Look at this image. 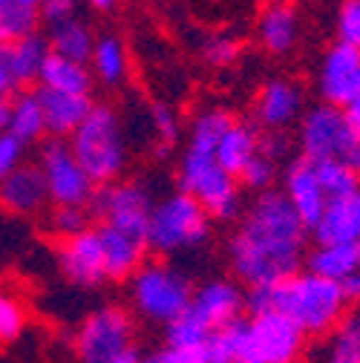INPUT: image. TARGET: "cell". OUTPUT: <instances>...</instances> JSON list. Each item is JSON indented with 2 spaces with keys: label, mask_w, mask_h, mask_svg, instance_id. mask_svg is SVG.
<instances>
[{
  "label": "cell",
  "mask_w": 360,
  "mask_h": 363,
  "mask_svg": "<svg viewBox=\"0 0 360 363\" xmlns=\"http://www.w3.org/2000/svg\"><path fill=\"white\" fill-rule=\"evenodd\" d=\"M191 311H196L202 320L216 332L228 323L242 320L245 314V291L240 289V283L228 280V277H213L205 280L193 289V300H191Z\"/></svg>",
  "instance_id": "9a60e30c"
},
{
  "label": "cell",
  "mask_w": 360,
  "mask_h": 363,
  "mask_svg": "<svg viewBox=\"0 0 360 363\" xmlns=\"http://www.w3.org/2000/svg\"><path fill=\"white\" fill-rule=\"evenodd\" d=\"M343 116H346L349 127H351V130L360 135V93H357V96H354V99H351V101L343 107Z\"/></svg>",
  "instance_id": "f6af8a7d"
},
{
  "label": "cell",
  "mask_w": 360,
  "mask_h": 363,
  "mask_svg": "<svg viewBox=\"0 0 360 363\" xmlns=\"http://www.w3.org/2000/svg\"><path fill=\"white\" fill-rule=\"evenodd\" d=\"M280 182H283L280 194L288 199V205L303 219L305 228H311V225L320 219V213L329 202V196L320 185L317 167H314L311 162H305V159H294L288 167H283Z\"/></svg>",
  "instance_id": "2e32d148"
},
{
  "label": "cell",
  "mask_w": 360,
  "mask_h": 363,
  "mask_svg": "<svg viewBox=\"0 0 360 363\" xmlns=\"http://www.w3.org/2000/svg\"><path fill=\"white\" fill-rule=\"evenodd\" d=\"M179 191L193 196L213 222H234L242 213L240 179L231 176L210 153H193V150L182 153Z\"/></svg>",
  "instance_id": "8992f818"
},
{
  "label": "cell",
  "mask_w": 360,
  "mask_h": 363,
  "mask_svg": "<svg viewBox=\"0 0 360 363\" xmlns=\"http://www.w3.org/2000/svg\"><path fill=\"white\" fill-rule=\"evenodd\" d=\"M245 311L248 314L277 311L288 317L305 337H323V335H332L337 323L346 317L349 300L340 283L300 268L280 283L248 289Z\"/></svg>",
  "instance_id": "7a4b0ae2"
},
{
  "label": "cell",
  "mask_w": 360,
  "mask_h": 363,
  "mask_svg": "<svg viewBox=\"0 0 360 363\" xmlns=\"http://www.w3.org/2000/svg\"><path fill=\"white\" fill-rule=\"evenodd\" d=\"M257 35L265 52L271 55H288L297 47V38H300V18L297 9L286 0H274L259 12L257 21Z\"/></svg>",
  "instance_id": "44dd1931"
},
{
  "label": "cell",
  "mask_w": 360,
  "mask_h": 363,
  "mask_svg": "<svg viewBox=\"0 0 360 363\" xmlns=\"http://www.w3.org/2000/svg\"><path fill=\"white\" fill-rule=\"evenodd\" d=\"M305 110L303 89L291 78H271L254 99V124L259 130H288Z\"/></svg>",
  "instance_id": "5bb4252c"
},
{
  "label": "cell",
  "mask_w": 360,
  "mask_h": 363,
  "mask_svg": "<svg viewBox=\"0 0 360 363\" xmlns=\"http://www.w3.org/2000/svg\"><path fill=\"white\" fill-rule=\"evenodd\" d=\"M334 29L340 43L360 50V0H343V6L337 9Z\"/></svg>",
  "instance_id": "f35d334b"
},
{
  "label": "cell",
  "mask_w": 360,
  "mask_h": 363,
  "mask_svg": "<svg viewBox=\"0 0 360 363\" xmlns=\"http://www.w3.org/2000/svg\"><path fill=\"white\" fill-rule=\"evenodd\" d=\"M21 6H29V9H40V0H15Z\"/></svg>",
  "instance_id": "816d5d0a"
},
{
  "label": "cell",
  "mask_w": 360,
  "mask_h": 363,
  "mask_svg": "<svg viewBox=\"0 0 360 363\" xmlns=\"http://www.w3.org/2000/svg\"><path fill=\"white\" fill-rule=\"evenodd\" d=\"M93 213L89 208H72V205H50L47 213V228L50 234H55L58 240H69L86 228H93Z\"/></svg>",
  "instance_id": "d6a6232c"
},
{
  "label": "cell",
  "mask_w": 360,
  "mask_h": 363,
  "mask_svg": "<svg viewBox=\"0 0 360 363\" xmlns=\"http://www.w3.org/2000/svg\"><path fill=\"white\" fill-rule=\"evenodd\" d=\"M357 245H360V242H357ZM340 286H343V294H346L349 306H357V303H360V265H357L354 274H351L349 280H343Z\"/></svg>",
  "instance_id": "ee69618b"
},
{
  "label": "cell",
  "mask_w": 360,
  "mask_h": 363,
  "mask_svg": "<svg viewBox=\"0 0 360 363\" xmlns=\"http://www.w3.org/2000/svg\"><path fill=\"white\" fill-rule=\"evenodd\" d=\"M354 130L349 127L346 116L340 107L332 104H314L308 110H303L300 121H297V159H305L311 164L317 162H329V159H343L346 150L354 142Z\"/></svg>",
  "instance_id": "30bf717a"
},
{
  "label": "cell",
  "mask_w": 360,
  "mask_h": 363,
  "mask_svg": "<svg viewBox=\"0 0 360 363\" xmlns=\"http://www.w3.org/2000/svg\"><path fill=\"white\" fill-rule=\"evenodd\" d=\"M210 222L213 219L202 211V205L193 196L182 191L167 194L156 199L150 211L147 234H145L147 251L164 259L173 254H182L188 248H199L210 237Z\"/></svg>",
  "instance_id": "5b68a950"
},
{
  "label": "cell",
  "mask_w": 360,
  "mask_h": 363,
  "mask_svg": "<svg viewBox=\"0 0 360 363\" xmlns=\"http://www.w3.org/2000/svg\"><path fill=\"white\" fill-rule=\"evenodd\" d=\"M96 234L104 254L107 283H124L147 262V242L145 237L118 231L113 225H96Z\"/></svg>",
  "instance_id": "d6986e66"
},
{
  "label": "cell",
  "mask_w": 360,
  "mask_h": 363,
  "mask_svg": "<svg viewBox=\"0 0 360 363\" xmlns=\"http://www.w3.org/2000/svg\"><path fill=\"white\" fill-rule=\"evenodd\" d=\"M40 21L47 23H58V21H67L78 12V0H40Z\"/></svg>",
  "instance_id": "7bdbcfd3"
},
{
  "label": "cell",
  "mask_w": 360,
  "mask_h": 363,
  "mask_svg": "<svg viewBox=\"0 0 360 363\" xmlns=\"http://www.w3.org/2000/svg\"><path fill=\"white\" fill-rule=\"evenodd\" d=\"M47 182L50 205H72V208H89V199L96 194V182L86 176V170L72 156L67 139H47L38 147L35 162Z\"/></svg>",
  "instance_id": "8fae6325"
},
{
  "label": "cell",
  "mask_w": 360,
  "mask_h": 363,
  "mask_svg": "<svg viewBox=\"0 0 360 363\" xmlns=\"http://www.w3.org/2000/svg\"><path fill=\"white\" fill-rule=\"evenodd\" d=\"M38 86L58 89V93H75V96H93L96 78H93L89 64H78V61L50 52L38 72Z\"/></svg>",
  "instance_id": "603a6c76"
},
{
  "label": "cell",
  "mask_w": 360,
  "mask_h": 363,
  "mask_svg": "<svg viewBox=\"0 0 360 363\" xmlns=\"http://www.w3.org/2000/svg\"><path fill=\"white\" fill-rule=\"evenodd\" d=\"M199 52L208 67H231L242 55V40H237L234 35H210Z\"/></svg>",
  "instance_id": "74e56055"
},
{
  "label": "cell",
  "mask_w": 360,
  "mask_h": 363,
  "mask_svg": "<svg viewBox=\"0 0 360 363\" xmlns=\"http://www.w3.org/2000/svg\"><path fill=\"white\" fill-rule=\"evenodd\" d=\"M291 150V139L286 130H259V153L274 159V162H283Z\"/></svg>",
  "instance_id": "b9f144b4"
},
{
  "label": "cell",
  "mask_w": 360,
  "mask_h": 363,
  "mask_svg": "<svg viewBox=\"0 0 360 363\" xmlns=\"http://www.w3.org/2000/svg\"><path fill=\"white\" fill-rule=\"evenodd\" d=\"M162 329H164V346H173V349H199L213 335V329L191 308L182 311L179 317H173V320Z\"/></svg>",
  "instance_id": "f546056e"
},
{
  "label": "cell",
  "mask_w": 360,
  "mask_h": 363,
  "mask_svg": "<svg viewBox=\"0 0 360 363\" xmlns=\"http://www.w3.org/2000/svg\"><path fill=\"white\" fill-rule=\"evenodd\" d=\"M0 55H4V64L15 81V89H26L38 84V72L50 55V43L43 35L35 32L12 43H0Z\"/></svg>",
  "instance_id": "7402d4cb"
},
{
  "label": "cell",
  "mask_w": 360,
  "mask_h": 363,
  "mask_svg": "<svg viewBox=\"0 0 360 363\" xmlns=\"http://www.w3.org/2000/svg\"><path fill=\"white\" fill-rule=\"evenodd\" d=\"M150 130L156 135V153H159V159H164L176 147L179 135H182V121H179V116H176L173 107L153 104L150 107Z\"/></svg>",
  "instance_id": "e575fe53"
},
{
  "label": "cell",
  "mask_w": 360,
  "mask_h": 363,
  "mask_svg": "<svg viewBox=\"0 0 360 363\" xmlns=\"http://www.w3.org/2000/svg\"><path fill=\"white\" fill-rule=\"evenodd\" d=\"M280 173H283L280 162L257 153L237 179H240V188H245L251 194H265V191H274V185L280 182Z\"/></svg>",
  "instance_id": "836d02e7"
},
{
  "label": "cell",
  "mask_w": 360,
  "mask_h": 363,
  "mask_svg": "<svg viewBox=\"0 0 360 363\" xmlns=\"http://www.w3.org/2000/svg\"><path fill=\"white\" fill-rule=\"evenodd\" d=\"M26 150L29 147L21 139H15L9 130L0 133V179H6L12 170H18L26 162Z\"/></svg>",
  "instance_id": "ab89813d"
},
{
  "label": "cell",
  "mask_w": 360,
  "mask_h": 363,
  "mask_svg": "<svg viewBox=\"0 0 360 363\" xmlns=\"http://www.w3.org/2000/svg\"><path fill=\"white\" fill-rule=\"evenodd\" d=\"M234 121H237V118H234L228 110H225V107H208V110H202V113L193 118L191 130H188V145H185V150L210 153V156H213L219 139H222L225 130H228Z\"/></svg>",
  "instance_id": "f1b7e54d"
},
{
  "label": "cell",
  "mask_w": 360,
  "mask_h": 363,
  "mask_svg": "<svg viewBox=\"0 0 360 363\" xmlns=\"http://www.w3.org/2000/svg\"><path fill=\"white\" fill-rule=\"evenodd\" d=\"M305 335L277 311L242 317L240 363H297L305 349Z\"/></svg>",
  "instance_id": "52a82bcc"
},
{
  "label": "cell",
  "mask_w": 360,
  "mask_h": 363,
  "mask_svg": "<svg viewBox=\"0 0 360 363\" xmlns=\"http://www.w3.org/2000/svg\"><path fill=\"white\" fill-rule=\"evenodd\" d=\"M9 110H12V96H0V133L9 130Z\"/></svg>",
  "instance_id": "c3c4849f"
},
{
  "label": "cell",
  "mask_w": 360,
  "mask_h": 363,
  "mask_svg": "<svg viewBox=\"0 0 360 363\" xmlns=\"http://www.w3.org/2000/svg\"><path fill=\"white\" fill-rule=\"evenodd\" d=\"M12 93H18V89H15V81L4 64V55H0V96H12Z\"/></svg>",
  "instance_id": "7dc6e473"
},
{
  "label": "cell",
  "mask_w": 360,
  "mask_h": 363,
  "mask_svg": "<svg viewBox=\"0 0 360 363\" xmlns=\"http://www.w3.org/2000/svg\"><path fill=\"white\" fill-rule=\"evenodd\" d=\"M89 69H93V78L101 81L104 86L116 89L127 81L130 75V52L127 43L118 35H101L96 38L93 55H89Z\"/></svg>",
  "instance_id": "4316f807"
},
{
  "label": "cell",
  "mask_w": 360,
  "mask_h": 363,
  "mask_svg": "<svg viewBox=\"0 0 360 363\" xmlns=\"http://www.w3.org/2000/svg\"><path fill=\"white\" fill-rule=\"evenodd\" d=\"M86 6H93L96 12H110V9H116V4L118 0H84Z\"/></svg>",
  "instance_id": "f907efd6"
},
{
  "label": "cell",
  "mask_w": 360,
  "mask_h": 363,
  "mask_svg": "<svg viewBox=\"0 0 360 363\" xmlns=\"http://www.w3.org/2000/svg\"><path fill=\"white\" fill-rule=\"evenodd\" d=\"M0 208L15 216H38L50 208L47 182L35 162H23L6 179H0Z\"/></svg>",
  "instance_id": "ac0fdd59"
},
{
  "label": "cell",
  "mask_w": 360,
  "mask_h": 363,
  "mask_svg": "<svg viewBox=\"0 0 360 363\" xmlns=\"http://www.w3.org/2000/svg\"><path fill=\"white\" fill-rule=\"evenodd\" d=\"M67 145L78 159V164L86 170V176L96 182V188L121 179L127 170V162H130L127 133L113 104H104V101L93 104L86 118L67 139Z\"/></svg>",
  "instance_id": "3957f363"
},
{
  "label": "cell",
  "mask_w": 360,
  "mask_h": 363,
  "mask_svg": "<svg viewBox=\"0 0 360 363\" xmlns=\"http://www.w3.org/2000/svg\"><path fill=\"white\" fill-rule=\"evenodd\" d=\"M26 329V308L15 294L0 291V343H12Z\"/></svg>",
  "instance_id": "8d00e7d4"
},
{
  "label": "cell",
  "mask_w": 360,
  "mask_h": 363,
  "mask_svg": "<svg viewBox=\"0 0 360 363\" xmlns=\"http://www.w3.org/2000/svg\"><path fill=\"white\" fill-rule=\"evenodd\" d=\"M4 4H6V0H0V9H4Z\"/></svg>",
  "instance_id": "f5cc1de1"
},
{
  "label": "cell",
  "mask_w": 360,
  "mask_h": 363,
  "mask_svg": "<svg viewBox=\"0 0 360 363\" xmlns=\"http://www.w3.org/2000/svg\"><path fill=\"white\" fill-rule=\"evenodd\" d=\"M156 199L147 185L136 179H116L110 185H99L89 199V213L96 225H113L118 231L145 237Z\"/></svg>",
  "instance_id": "9c48e42d"
},
{
  "label": "cell",
  "mask_w": 360,
  "mask_h": 363,
  "mask_svg": "<svg viewBox=\"0 0 360 363\" xmlns=\"http://www.w3.org/2000/svg\"><path fill=\"white\" fill-rule=\"evenodd\" d=\"M317 176H320V185L326 191V196H340L349 194L354 188H360V179L354 176V170L346 164V159H329V162H317Z\"/></svg>",
  "instance_id": "d590c367"
},
{
  "label": "cell",
  "mask_w": 360,
  "mask_h": 363,
  "mask_svg": "<svg viewBox=\"0 0 360 363\" xmlns=\"http://www.w3.org/2000/svg\"><path fill=\"white\" fill-rule=\"evenodd\" d=\"M40 110H43V124H47V139H69L75 127L86 118L93 110V96H75V93H58V89L35 86Z\"/></svg>",
  "instance_id": "ffe728a7"
},
{
  "label": "cell",
  "mask_w": 360,
  "mask_h": 363,
  "mask_svg": "<svg viewBox=\"0 0 360 363\" xmlns=\"http://www.w3.org/2000/svg\"><path fill=\"white\" fill-rule=\"evenodd\" d=\"M58 268L67 283L78 289H96L107 283V271H104V254L101 242L96 234V225L86 228L69 240H61L58 245Z\"/></svg>",
  "instance_id": "4fadbf2b"
},
{
  "label": "cell",
  "mask_w": 360,
  "mask_h": 363,
  "mask_svg": "<svg viewBox=\"0 0 360 363\" xmlns=\"http://www.w3.org/2000/svg\"><path fill=\"white\" fill-rule=\"evenodd\" d=\"M107 363H142V352L133 346V349H127V352H121V354H116L113 360H107Z\"/></svg>",
  "instance_id": "681fc988"
},
{
  "label": "cell",
  "mask_w": 360,
  "mask_h": 363,
  "mask_svg": "<svg viewBox=\"0 0 360 363\" xmlns=\"http://www.w3.org/2000/svg\"><path fill=\"white\" fill-rule=\"evenodd\" d=\"M314 245H346L360 242V188L332 196L320 219L308 228Z\"/></svg>",
  "instance_id": "e0dca14e"
},
{
  "label": "cell",
  "mask_w": 360,
  "mask_h": 363,
  "mask_svg": "<svg viewBox=\"0 0 360 363\" xmlns=\"http://www.w3.org/2000/svg\"><path fill=\"white\" fill-rule=\"evenodd\" d=\"M142 363H208V354H205V346H199V349L162 346L150 354H142Z\"/></svg>",
  "instance_id": "60d3db41"
},
{
  "label": "cell",
  "mask_w": 360,
  "mask_h": 363,
  "mask_svg": "<svg viewBox=\"0 0 360 363\" xmlns=\"http://www.w3.org/2000/svg\"><path fill=\"white\" fill-rule=\"evenodd\" d=\"M343 159H346V164L354 170V176L360 179V135H354V142H351V147L346 150Z\"/></svg>",
  "instance_id": "bcb514c9"
},
{
  "label": "cell",
  "mask_w": 360,
  "mask_h": 363,
  "mask_svg": "<svg viewBox=\"0 0 360 363\" xmlns=\"http://www.w3.org/2000/svg\"><path fill=\"white\" fill-rule=\"evenodd\" d=\"M360 93V50L349 43H334L326 50L317 67V96L323 104L346 107Z\"/></svg>",
  "instance_id": "7c38bea8"
},
{
  "label": "cell",
  "mask_w": 360,
  "mask_h": 363,
  "mask_svg": "<svg viewBox=\"0 0 360 363\" xmlns=\"http://www.w3.org/2000/svg\"><path fill=\"white\" fill-rule=\"evenodd\" d=\"M9 133L15 139H21L26 147H35L47 139V124H43V110H40L35 89H18V93H12Z\"/></svg>",
  "instance_id": "83f0119b"
},
{
  "label": "cell",
  "mask_w": 360,
  "mask_h": 363,
  "mask_svg": "<svg viewBox=\"0 0 360 363\" xmlns=\"http://www.w3.org/2000/svg\"><path fill=\"white\" fill-rule=\"evenodd\" d=\"M360 265V245L357 242H346V245H314L305 251V271H314L326 280L343 283L349 280Z\"/></svg>",
  "instance_id": "484cf974"
},
{
  "label": "cell",
  "mask_w": 360,
  "mask_h": 363,
  "mask_svg": "<svg viewBox=\"0 0 360 363\" xmlns=\"http://www.w3.org/2000/svg\"><path fill=\"white\" fill-rule=\"evenodd\" d=\"M259 153V127L251 121H234L216 145V162L231 176H240L245 164Z\"/></svg>",
  "instance_id": "d4e9b609"
},
{
  "label": "cell",
  "mask_w": 360,
  "mask_h": 363,
  "mask_svg": "<svg viewBox=\"0 0 360 363\" xmlns=\"http://www.w3.org/2000/svg\"><path fill=\"white\" fill-rule=\"evenodd\" d=\"M40 23V12L21 6L15 0H6L4 9H0V43H12L21 40L26 35H35Z\"/></svg>",
  "instance_id": "1f68e13d"
},
{
  "label": "cell",
  "mask_w": 360,
  "mask_h": 363,
  "mask_svg": "<svg viewBox=\"0 0 360 363\" xmlns=\"http://www.w3.org/2000/svg\"><path fill=\"white\" fill-rule=\"evenodd\" d=\"M133 340H136L133 314L121 306H99L81 320L72 349L78 363H107L133 349Z\"/></svg>",
  "instance_id": "ba28073f"
},
{
  "label": "cell",
  "mask_w": 360,
  "mask_h": 363,
  "mask_svg": "<svg viewBox=\"0 0 360 363\" xmlns=\"http://www.w3.org/2000/svg\"><path fill=\"white\" fill-rule=\"evenodd\" d=\"M308 240V228L277 188L257 194L228 237L231 271L248 289L280 283L303 268Z\"/></svg>",
  "instance_id": "6da1fadb"
},
{
  "label": "cell",
  "mask_w": 360,
  "mask_h": 363,
  "mask_svg": "<svg viewBox=\"0 0 360 363\" xmlns=\"http://www.w3.org/2000/svg\"><path fill=\"white\" fill-rule=\"evenodd\" d=\"M326 363H360V308L346 311V317L332 332Z\"/></svg>",
  "instance_id": "4dcf8cb0"
},
{
  "label": "cell",
  "mask_w": 360,
  "mask_h": 363,
  "mask_svg": "<svg viewBox=\"0 0 360 363\" xmlns=\"http://www.w3.org/2000/svg\"><path fill=\"white\" fill-rule=\"evenodd\" d=\"M50 43V52L61 55V58H69V61H78V64H89V55H93V47H96V32L84 18L72 15L67 21H58V23H50V35H43Z\"/></svg>",
  "instance_id": "cb8c5ba5"
},
{
  "label": "cell",
  "mask_w": 360,
  "mask_h": 363,
  "mask_svg": "<svg viewBox=\"0 0 360 363\" xmlns=\"http://www.w3.org/2000/svg\"><path fill=\"white\" fill-rule=\"evenodd\" d=\"M127 283L136 314L156 326H167L173 317L188 311L193 300V283L167 259H147Z\"/></svg>",
  "instance_id": "277c9868"
}]
</instances>
